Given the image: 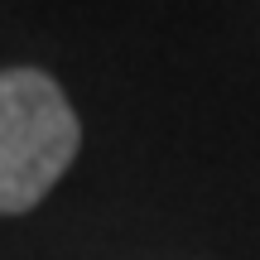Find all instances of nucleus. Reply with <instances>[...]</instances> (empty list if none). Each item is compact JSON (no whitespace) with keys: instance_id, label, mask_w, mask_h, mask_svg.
Segmentation results:
<instances>
[{"instance_id":"f257e3e1","label":"nucleus","mask_w":260,"mask_h":260,"mask_svg":"<svg viewBox=\"0 0 260 260\" xmlns=\"http://www.w3.org/2000/svg\"><path fill=\"white\" fill-rule=\"evenodd\" d=\"M82 130L58 92V82L39 68L0 73V212L15 217L48 198V188L68 174Z\"/></svg>"}]
</instances>
